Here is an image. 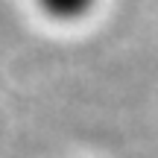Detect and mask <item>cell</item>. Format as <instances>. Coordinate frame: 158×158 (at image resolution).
Segmentation results:
<instances>
[{
    "mask_svg": "<svg viewBox=\"0 0 158 158\" xmlns=\"http://www.w3.org/2000/svg\"><path fill=\"white\" fill-rule=\"evenodd\" d=\"M94 0H38V6L47 12L50 18H59V21H70V18H79L91 9Z\"/></svg>",
    "mask_w": 158,
    "mask_h": 158,
    "instance_id": "cell-1",
    "label": "cell"
}]
</instances>
